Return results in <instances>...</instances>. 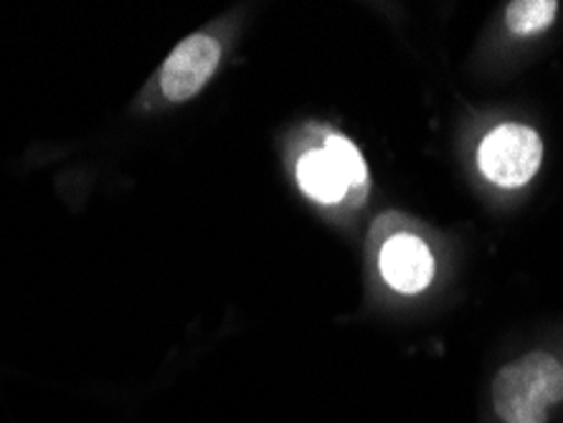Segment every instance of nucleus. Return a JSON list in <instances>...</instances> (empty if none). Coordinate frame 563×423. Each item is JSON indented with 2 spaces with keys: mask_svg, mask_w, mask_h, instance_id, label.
Masks as SVG:
<instances>
[{
  "mask_svg": "<svg viewBox=\"0 0 563 423\" xmlns=\"http://www.w3.org/2000/svg\"><path fill=\"white\" fill-rule=\"evenodd\" d=\"M378 267L384 281L399 294H419L434 279V256L413 234H396L380 248Z\"/></svg>",
  "mask_w": 563,
  "mask_h": 423,
  "instance_id": "nucleus-4",
  "label": "nucleus"
},
{
  "mask_svg": "<svg viewBox=\"0 0 563 423\" xmlns=\"http://www.w3.org/2000/svg\"><path fill=\"white\" fill-rule=\"evenodd\" d=\"M543 163V140L528 124H500L479 143L477 165L500 188H523Z\"/></svg>",
  "mask_w": 563,
  "mask_h": 423,
  "instance_id": "nucleus-2",
  "label": "nucleus"
},
{
  "mask_svg": "<svg viewBox=\"0 0 563 423\" xmlns=\"http://www.w3.org/2000/svg\"><path fill=\"white\" fill-rule=\"evenodd\" d=\"M223 48L209 33H194L173 48L161 71V89L168 102H188L217 74Z\"/></svg>",
  "mask_w": 563,
  "mask_h": 423,
  "instance_id": "nucleus-3",
  "label": "nucleus"
},
{
  "mask_svg": "<svg viewBox=\"0 0 563 423\" xmlns=\"http://www.w3.org/2000/svg\"><path fill=\"white\" fill-rule=\"evenodd\" d=\"M556 0H512L505 8V26L512 36L531 38L545 33L559 19Z\"/></svg>",
  "mask_w": 563,
  "mask_h": 423,
  "instance_id": "nucleus-6",
  "label": "nucleus"
},
{
  "mask_svg": "<svg viewBox=\"0 0 563 423\" xmlns=\"http://www.w3.org/2000/svg\"><path fill=\"white\" fill-rule=\"evenodd\" d=\"M493 413L500 423H549L563 403V360L531 350L505 363L493 378Z\"/></svg>",
  "mask_w": 563,
  "mask_h": 423,
  "instance_id": "nucleus-1",
  "label": "nucleus"
},
{
  "mask_svg": "<svg viewBox=\"0 0 563 423\" xmlns=\"http://www.w3.org/2000/svg\"><path fill=\"white\" fill-rule=\"evenodd\" d=\"M322 151L328 153L330 160L338 165V170L343 172L347 186L351 188H361L368 182V165L363 160V155L358 147H355L351 140L345 135H338V132H330L325 137V145H322Z\"/></svg>",
  "mask_w": 563,
  "mask_h": 423,
  "instance_id": "nucleus-7",
  "label": "nucleus"
},
{
  "mask_svg": "<svg viewBox=\"0 0 563 423\" xmlns=\"http://www.w3.org/2000/svg\"><path fill=\"white\" fill-rule=\"evenodd\" d=\"M297 182L308 193L312 201L318 203H341L347 193V180L338 165L330 160L328 153L322 151H310L300 157L297 163Z\"/></svg>",
  "mask_w": 563,
  "mask_h": 423,
  "instance_id": "nucleus-5",
  "label": "nucleus"
}]
</instances>
